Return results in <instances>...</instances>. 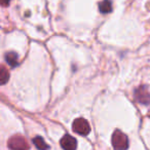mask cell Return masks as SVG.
Returning <instances> with one entry per match:
<instances>
[{
  "mask_svg": "<svg viewBox=\"0 0 150 150\" xmlns=\"http://www.w3.org/2000/svg\"><path fill=\"white\" fill-rule=\"evenodd\" d=\"M9 79V73L4 67H1V71H0V82L1 84H5Z\"/></svg>",
  "mask_w": 150,
  "mask_h": 150,
  "instance_id": "9",
  "label": "cell"
},
{
  "mask_svg": "<svg viewBox=\"0 0 150 150\" xmlns=\"http://www.w3.org/2000/svg\"><path fill=\"white\" fill-rule=\"evenodd\" d=\"M5 61L13 68L19 65V59H18V54L16 52H8V54H5Z\"/></svg>",
  "mask_w": 150,
  "mask_h": 150,
  "instance_id": "6",
  "label": "cell"
},
{
  "mask_svg": "<svg viewBox=\"0 0 150 150\" xmlns=\"http://www.w3.org/2000/svg\"><path fill=\"white\" fill-rule=\"evenodd\" d=\"M61 146L64 150H76L77 147V141L75 138H73L70 135H65L64 137L61 139Z\"/></svg>",
  "mask_w": 150,
  "mask_h": 150,
  "instance_id": "5",
  "label": "cell"
},
{
  "mask_svg": "<svg viewBox=\"0 0 150 150\" xmlns=\"http://www.w3.org/2000/svg\"><path fill=\"white\" fill-rule=\"evenodd\" d=\"M33 144L36 146V148H37L38 150H47V149H50V146L45 143V141L43 140V138L39 137V136H37V137L34 138V139H33Z\"/></svg>",
  "mask_w": 150,
  "mask_h": 150,
  "instance_id": "7",
  "label": "cell"
},
{
  "mask_svg": "<svg viewBox=\"0 0 150 150\" xmlns=\"http://www.w3.org/2000/svg\"><path fill=\"white\" fill-rule=\"evenodd\" d=\"M135 99L138 103L143 105H147L150 103V93L148 91V88L145 86H142L140 88H138L135 91Z\"/></svg>",
  "mask_w": 150,
  "mask_h": 150,
  "instance_id": "4",
  "label": "cell"
},
{
  "mask_svg": "<svg viewBox=\"0 0 150 150\" xmlns=\"http://www.w3.org/2000/svg\"><path fill=\"white\" fill-rule=\"evenodd\" d=\"M72 129L74 131V133L78 134V135L86 136L90 134L91 127L84 118H77L73 121Z\"/></svg>",
  "mask_w": 150,
  "mask_h": 150,
  "instance_id": "2",
  "label": "cell"
},
{
  "mask_svg": "<svg viewBox=\"0 0 150 150\" xmlns=\"http://www.w3.org/2000/svg\"><path fill=\"white\" fill-rule=\"evenodd\" d=\"M99 9L102 13H110L112 11V4L110 0H103L99 3Z\"/></svg>",
  "mask_w": 150,
  "mask_h": 150,
  "instance_id": "8",
  "label": "cell"
},
{
  "mask_svg": "<svg viewBox=\"0 0 150 150\" xmlns=\"http://www.w3.org/2000/svg\"><path fill=\"white\" fill-rule=\"evenodd\" d=\"M112 146L115 150H127L129 148V139L120 131H115L112 135Z\"/></svg>",
  "mask_w": 150,
  "mask_h": 150,
  "instance_id": "1",
  "label": "cell"
},
{
  "mask_svg": "<svg viewBox=\"0 0 150 150\" xmlns=\"http://www.w3.org/2000/svg\"><path fill=\"white\" fill-rule=\"evenodd\" d=\"M8 147L11 150H28L29 145L25 138L21 136H13L9 139L8 141Z\"/></svg>",
  "mask_w": 150,
  "mask_h": 150,
  "instance_id": "3",
  "label": "cell"
}]
</instances>
